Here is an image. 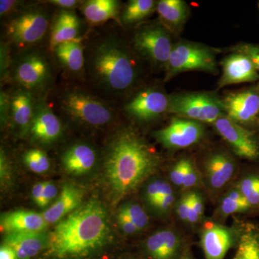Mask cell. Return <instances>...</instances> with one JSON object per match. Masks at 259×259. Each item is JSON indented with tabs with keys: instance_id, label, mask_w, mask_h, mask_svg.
I'll return each mask as SVG.
<instances>
[{
	"instance_id": "6da1fadb",
	"label": "cell",
	"mask_w": 259,
	"mask_h": 259,
	"mask_svg": "<svg viewBox=\"0 0 259 259\" xmlns=\"http://www.w3.org/2000/svg\"><path fill=\"white\" fill-rule=\"evenodd\" d=\"M154 149L134 130H122L109 145L105 175L116 198L134 192L153 176L160 166Z\"/></svg>"
},
{
	"instance_id": "7a4b0ae2",
	"label": "cell",
	"mask_w": 259,
	"mask_h": 259,
	"mask_svg": "<svg viewBox=\"0 0 259 259\" xmlns=\"http://www.w3.org/2000/svg\"><path fill=\"white\" fill-rule=\"evenodd\" d=\"M85 74L97 91L113 98L136 83L137 63L119 37L107 32L85 47Z\"/></svg>"
},
{
	"instance_id": "3957f363",
	"label": "cell",
	"mask_w": 259,
	"mask_h": 259,
	"mask_svg": "<svg viewBox=\"0 0 259 259\" xmlns=\"http://www.w3.org/2000/svg\"><path fill=\"white\" fill-rule=\"evenodd\" d=\"M110 235L107 210L101 202L93 200L58 223L48 245L57 258H81L103 247Z\"/></svg>"
},
{
	"instance_id": "277c9868",
	"label": "cell",
	"mask_w": 259,
	"mask_h": 259,
	"mask_svg": "<svg viewBox=\"0 0 259 259\" xmlns=\"http://www.w3.org/2000/svg\"><path fill=\"white\" fill-rule=\"evenodd\" d=\"M57 102L61 113L77 125L97 128L115 120L116 112L112 105L81 89H66Z\"/></svg>"
},
{
	"instance_id": "5b68a950",
	"label": "cell",
	"mask_w": 259,
	"mask_h": 259,
	"mask_svg": "<svg viewBox=\"0 0 259 259\" xmlns=\"http://www.w3.org/2000/svg\"><path fill=\"white\" fill-rule=\"evenodd\" d=\"M10 74L19 88L34 95L47 92L54 80L49 58L38 49H26L17 54L11 60Z\"/></svg>"
},
{
	"instance_id": "8992f818",
	"label": "cell",
	"mask_w": 259,
	"mask_h": 259,
	"mask_svg": "<svg viewBox=\"0 0 259 259\" xmlns=\"http://www.w3.org/2000/svg\"><path fill=\"white\" fill-rule=\"evenodd\" d=\"M50 23L49 13L41 7H30L15 14L5 26L9 41L20 47H30L41 40Z\"/></svg>"
},
{
	"instance_id": "52a82bcc",
	"label": "cell",
	"mask_w": 259,
	"mask_h": 259,
	"mask_svg": "<svg viewBox=\"0 0 259 259\" xmlns=\"http://www.w3.org/2000/svg\"><path fill=\"white\" fill-rule=\"evenodd\" d=\"M168 112L188 120L213 124L226 115L223 101L207 93H187L171 97Z\"/></svg>"
},
{
	"instance_id": "ba28073f",
	"label": "cell",
	"mask_w": 259,
	"mask_h": 259,
	"mask_svg": "<svg viewBox=\"0 0 259 259\" xmlns=\"http://www.w3.org/2000/svg\"><path fill=\"white\" fill-rule=\"evenodd\" d=\"M166 69V79H168L185 71L199 70L213 73L217 69L214 54L209 49L182 42L174 46Z\"/></svg>"
},
{
	"instance_id": "9c48e42d",
	"label": "cell",
	"mask_w": 259,
	"mask_h": 259,
	"mask_svg": "<svg viewBox=\"0 0 259 259\" xmlns=\"http://www.w3.org/2000/svg\"><path fill=\"white\" fill-rule=\"evenodd\" d=\"M133 44L135 50L145 59L153 64L165 66L174 47L166 30L158 25L140 29L135 35Z\"/></svg>"
},
{
	"instance_id": "30bf717a",
	"label": "cell",
	"mask_w": 259,
	"mask_h": 259,
	"mask_svg": "<svg viewBox=\"0 0 259 259\" xmlns=\"http://www.w3.org/2000/svg\"><path fill=\"white\" fill-rule=\"evenodd\" d=\"M203 125L188 119H174L169 125L154 133V138L163 147L183 149L197 144L203 138Z\"/></svg>"
},
{
	"instance_id": "8fae6325",
	"label": "cell",
	"mask_w": 259,
	"mask_h": 259,
	"mask_svg": "<svg viewBox=\"0 0 259 259\" xmlns=\"http://www.w3.org/2000/svg\"><path fill=\"white\" fill-rule=\"evenodd\" d=\"M214 126L237 156L248 160H255L259 157V146L253 133L226 115L216 120Z\"/></svg>"
},
{
	"instance_id": "7c38bea8",
	"label": "cell",
	"mask_w": 259,
	"mask_h": 259,
	"mask_svg": "<svg viewBox=\"0 0 259 259\" xmlns=\"http://www.w3.org/2000/svg\"><path fill=\"white\" fill-rule=\"evenodd\" d=\"M170 98L155 88L141 90L124 106V111L130 117L141 122H148L157 118L168 112Z\"/></svg>"
},
{
	"instance_id": "4fadbf2b",
	"label": "cell",
	"mask_w": 259,
	"mask_h": 259,
	"mask_svg": "<svg viewBox=\"0 0 259 259\" xmlns=\"http://www.w3.org/2000/svg\"><path fill=\"white\" fill-rule=\"evenodd\" d=\"M240 234L218 223H205L201 233V246L205 259H224L235 240L239 239Z\"/></svg>"
},
{
	"instance_id": "5bb4252c",
	"label": "cell",
	"mask_w": 259,
	"mask_h": 259,
	"mask_svg": "<svg viewBox=\"0 0 259 259\" xmlns=\"http://www.w3.org/2000/svg\"><path fill=\"white\" fill-rule=\"evenodd\" d=\"M29 132L34 141L42 144L55 142L62 134L61 120L44 97L36 100Z\"/></svg>"
},
{
	"instance_id": "9a60e30c",
	"label": "cell",
	"mask_w": 259,
	"mask_h": 259,
	"mask_svg": "<svg viewBox=\"0 0 259 259\" xmlns=\"http://www.w3.org/2000/svg\"><path fill=\"white\" fill-rule=\"evenodd\" d=\"M236 171V162L231 156L224 152L214 153L204 161L202 181L211 192L217 193L229 184Z\"/></svg>"
},
{
	"instance_id": "2e32d148",
	"label": "cell",
	"mask_w": 259,
	"mask_h": 259,
	"mask_svg": "<svg viewBox=\"0 0 259 259\" xmlns=\"http://www.w3.org/2000/svg\"><path fill=\"white\" fill-rule=\"evenodd\" d=\"M226 116L237 123L253 122L259 112V94L253 90L228 94L223 101Z\"/></svg>"
},
{
	"instance_id": "e0dca14e",
	"label": "cell",
	"mask_w": 259,
	"mask_h": 259,
	"mask_svg": "<svg viewBox=\"0 0 259 259\" xmlns=\"http://www.w3.org/2000/svg\"><path fill=\"white\" fill-rule=\"evenodd\" d=\"M223 74L219 88L243 82L256 81L259 79L258 71L248 56L241 54H231L221 62Z\"/></svg>"
},
{
	"instance_id": "ac0fdd59",
	"label": "cell",
	"mask_w": 259,
	"mask_h": 259,
	"mask_svg": "<svg viewBox=\"0 0 259 259\" xmlns=\"http://www.w3.org/2000/svg\"><path fill=\"white\" fill-rule=\"evenodd\" d=\"M183 240L172 229L156 232L148 238L145 250L151 259H178L182 253Z\"/></svg>"
},
{
	"instance_id": "d6986e66",
	"label": "cell",
	"mask_w": 259,
	"mask_h": 259,
	"mask_svg": "<svg viewBox=\"0 0 259 259\" xmlns=\"http://www.w3.org/2000/svg\"><path fill=\"white\" fill-rule=\"evenodd\" d=\"M35 95L19 88L10 95V118L22 133L28 132L33 120Z\"/></svg>"
},
{
	"instance_id": "ffe728a7",
	"label": "cell",
	"mask_w": 259,
	"mask_h": 259,
	"mask_svg": "<svg viewBox=\"0 0 259 259\" xmlns=\"http://www.w3.org/2000/svg\"><path fill=\"white\" fill-rule=\"evenodd\" d=\"M47 224L42 214L32 211H15L3 214L1 218V230L6 235L44 232Z\"/></svg>"
},
{
	"instance_id": "44dd1931",
	"label": "cell",
	"mask_w": 259,
	"mask_h": 259,
	"mask_svg": "<svg viewBox=\"0 0 259 259\" xmlns=\"http://www.w3.org/2000/svg\"><path fill=\"white\" fill-rule=\"evenodd\" d=\"M53 51L56 61L66 72L75 76L85 74V47L81 37L62 42Z\"/></svg>"
},
{
	"instance_id": "7402d4cb",
	"label": "cell",
	"mask_w": 259,
	"mask_h": 259,
	"mask_svg": "<svg viewBox=\"0 0 259 259\" xmlns=\"http://www.w3.org/2000/svg\"><path fill=\"white\" fill-rule=\"evenodd\" d=\"M49 243V236L44 232L18 233L7 234L4 245L14 250L16 259H31Z\"/></svg>"
},
{
	"instance_id": "603a6c76",
	"label": "cell",
	"mask_w": 259,
	"mask_h": 259,
	"mask_svg": "<svg viewBox=\"0 0 259 259\" xmlns=\"http://www.w3.org/2000/svg\"><path fill=\"white\" fill-rule=\"evenodd\" d=\"M81 22L77 15L72 10H61L56 17L53 25L50 38V49L54 51L62 42L80 38Z\"/></svg>"
},
{
	"instance_id": "cb8c5ba5",
	"label": "cell",
	"mask_w": 259,
	"mask_h": 259,
	"mask_svg": "<svg viewBox=\"0 0 259 259\" xmlns=\"http://www.w3.org/2000/svg\"><path fill=\"white\" fill-rule=\"evenodd\" d=\"M83 192L81 189L72 185L63 187L59 198L42 214L47 223H57L71 211L79 208L82 202Z\"/></svg>"
},
{
	"instance_id": "d4e9b609",
	"label": "cell",
	"mask_w": 259,
	"mask_h": 259,
	"mask_svg": "<svg viewBox=\"0 0 259 259\" xmlns=\"http://www.w3.org/2000/svg\"><path fill=\"white\" fill-rule=\"evenodd\" d=\"M96 158V153L91 146L83 144H75L65 151L62 163L68 173L81 175L91 171Z\"/></svg>"
},
{
	"instance_id": "484cf974",
	"label": "cell",
	"mask_w": 259,
	"mask_h": 259,
	"mask_svg": "<svg viewBox=\"0 0 259 259\" xmlns=\"http://www.w3.org/2000/svg\"><path fill=\"white\" fill-rule=\"evenodd\" d=\"M83 16L92 25L105 23L119 14L120 2L117 0H88L81 7Z\"/></svg>"
},
{
	"instance_id": "4316f807",
	"label": "cell",
	"mask_w": 259,
	"mask_h": 259,
	"mask_svg": "<svg viewBox=\"0 0 259 259\" xmlns=\"http://www.w3.org/2000/svg\"><path fill=\"white\" fill-rule=\"evenodd\" d=\"M236 254L233 259H259V230L247 225L242 230L238 241Z\"/></svg>"
},
{
	"instance_id": "83f0119b",
	"label": "cell",
	"mask_w": 259,
	"mask_h": 259,
	"mask_svg": "<svg viewBox=\"0 0 259 259\" xmlns=\"http://www.w3.org/2000/svg\"><path fill=\"white\" fill-rule=\"evenodd\" d=\"M251 209L237 186L228 191L220 201L217 213L221 218L232 214L248 212Z\"/></svg>"
},
{
	"instance_id": "f1b7e54d",
	"label": "cell",
	"mask_w": 259,
	"mask_h": 259,
	"mask_svg": "<svg viewBox=\"0 0 259 259\" xmlns=\"http://www.w3.org/2000/svg\"><path fill=\"white\" fill-rule=\"evenodd\" d=\"M156 10L161 20L172 26L182 25L187 17V5L182 0H161Z\"/></svg>"
},
{
	"instance_id": "f546056e",
	"label": "cell",
	"mask_w": 259,
	"mask_h": 259,
	"mask_svg": "<svg viewBox=\"0 0 259 259\" xmlns=\"http://www.w3.org/2000/svg\"><path fill=\"white\" fill-rule=\"evenodd\" d=\"M156 8V4L153 0H131L122 12L121 20L126 25L139 23Z\"/></svg>"
},
{
	"instance_id": "4dcf8cb0",
	"label": "cell",
	"mask_w": 259,
	"mask_h": 259,
	"mask_svg": "<svg viewBox=\"0 0 259 259\" xmlns=\"http://www.w3.org/2000/svg\"><path fill=\"white\" fill-rule=\"evenodd\" d=\"M236 186L251 209H259V173L245 175Z\"/></svg>"
},
{
	"instance_id": "1f68e13d",
	"label": "cell",
	"mask_w": 259,
	"mask_h": 259,
	"mask_svg": "<svg viewBox=\"0 0 259 259\" xmlns=\"http://www.w3.org/2000/svg\"><path fill=\"white\" fill-rule=\"evenodd\" d=\"M175 192L171 182L163 179H155L146 185L144 198L148 205L160 197Z\"/></svg>"
},
{
	"instance_id": "d6a6232c",
	"label": "cell",
	"mask_w": 259,
	"mask_h": 259,
	"mask_svg": "<svg viewBox=\"0 0 259 259\" xmlns=\"http://www.w3.org/2000/svg\"><path fill=\"white\" fill-rule=\"evenodd\" d=\"M24 161L29 169L35 173H44L50 168L49 158L40 149H32L25 153Z\"/></svg>"
},
{
	"instance_id": "836d02e7",
	"label": "cell",
	"mask_w": 259,
	"mask_h": 259,
	"mask_svg": "<svg viewBox=\"0 0 259 259\" xmlns=\"http://www.w3.org/2000/svg\"><path fill=\"white\" fill-rule=\"evenodd\" d=\"M131 220L139 231L144 230L149 224V217L144 208L136 203H127L120 209Z\"/></svg>"
},
{
	"instance_id": "e575fe53",
	"label": "cell",
	"mask_w": 259,
	"mask_h": 259,
	"mask_svg": "<svg viewBox=\"0 0 259 259\" xmlns=\"http://www.w3.org/2000/svg\"><path fill=\"white\" fill-rule=\"evenodd\" d=\"M204 212V201L202 194L197 191L192 190V202L189 212L187 224L195 226L203 218Z\"/></svg>"
},
{
	"instance_id": "d590c367",
	"label": "cell",
	"mask_w": 259,
	"mask_h": 259,
	"mask_svg": "<svg viewBox=\"0 0 259 259\" xmlns=\"http://www.w3.org/2000/svg\"><path fill=\"white\" fill-rule=\"evenodd\" d=\"M178 199L177 193L173 192L156 199L149 206L157 214L166 215L175 208Z\"/></svg>"
},
{
	"instance_id": "8d00e7d4",
	"label": "cell",
	"mask_w": 259,
	"mask_h": 259,
	"mask_svg": "<svg viewBox=\"0 0 259 259\" xmlns=\"http://www.w3.org/2000/svg\"><path fill=\"white\" fill-rule=\"evenodd\" d=\"M202 182H203L202 175L199 173L193 161L190 158L185 178H184L182 190H185L186 192L190 191L191 189L198 187L200 184H202Z\"/></svg>"
},
{
	"instance_id": "74e56055",
	"label": "cell",
	"mask_w": 259,
	"mask_h": 259,
	"mask_svg": "<svg viewBox=\"0 0 259 259\" xmlns=\"http://www.w3.org/2000/svg\"><path fill=\"white\" fill-rule=\"evenodd\" d=\"M190 158H184L177 162L169 172V180L172 185L182 188L187 165Z\"/></svg>"
},
{
	"instance_id": "f35d334b",
	"label": "cell",
	"mask_w": 259,
	"mask_h": 259,
	"mask_svg": "<svg viewBox=\"0 0 259 259\" xmlns=\"http://www.w3.org/2000/svg\"><path fill=\"white\" fill-rule=\"evenodd\" d=\"M191 202H192V190L187 191L180 198H179L175 206V212H176L177 218L181 222L186 224H187V221H188Z\"/></svg>"
},
{
	"instance_id": "ab89813d",
	"label": "cell",
	"mask_w": 259,
	"mask_h": 259,
	"mask_svg": "<svg viewBox=\"0 0 259 259\" xmlns=\"http://www.w3.org/2000/svg\"><path fill=\"white\" fill-rule=\"evenodd\" d=\"M57 188L54 184L49 182H46L45 187H44L41 198L37 205L40 207H47L48 204L52 202L53 199L55 198L57 195Z\"/></svg>"
},
{
	"instance_id": "60d3db41",
	"label": "cell",
	"mask_w": 259,
	"mask_h": 259,
	"mask_svg": "<svg viewBox=\"0 0 259 259\" xmlns=\"http://www.w3.org/2000/svg\"><path fill=\"white\" fill-rule=\"evenodd\" d=\"M237 51L248 56L254 65L255 69L259 71V47L258 46L245 44L240 47Z\"/></svg>"
},
{
	"instance_id": "b9f144b4",
	"label": "cell",
	"mask_w": 259,
	"mask_h": 259,
	"mask_svg": "<svg viewBox=\"0 0 259 259\" xmlns=\"http://www.w3.org/2000/svg\"><path fill=\"white\" fill-rule=\"evenodd\" d=\"M117 223L120 226L121 230L127 235H133L137 233L139 231L137 227L135 226L134 223L131 222L127 216L123 212L119 211L117 214Z\"/></svg>"
},
{
	"instance_id": "7bdbcfd3",
	"label": "cell",
	"mask_w": 259,
	"mask_h": 259,
	"mask_svg": "<svg viewBox=\"0 0 259 259\" xmlns=\"http://www.w3.org/2000/svg\"><path fill=\"white\" fill-rule=\"evenodd\" d=\"M0 112H1L2 124L6 123L8 118L10 117V95L5 92L1 93V100H0Z\"/></svg>"
},
{
	"instance_id": "ee69618b",
	"label": "cell",
	"mask_w": 259,
	"mask_h": 259,
	"mask_svg": "<svg viewBox=\"0 0 259 259\" xmlns=\"http://www.w3.org/2000/svg\"><path fill=\"white\" fill-rule=\"evenodd\" d=\"M11 65V61L9 60L8 50L6 46L1 45V77L2 79H5L9 74V68Z\"/></svg>"
},
{
	"instance_id": "f6af8a7d",
	"label": "cell",
	"mask_w": 259,
	"mask_h": 259,
	"mask_svg": "<svg viewBox=\"0 0 259 259\" xmlns=\"http://www.w3.org/2000/svg\"><path fill=\"white\" fill-rule=\"evenodd\" d=\"M20 1L16 0H1L0 1V15L1 18L8 15L12 12L14 11L19 5Z\"/></svg>"
},
{
	"instance_id": "bcb514c9",
	"label": "cell",
	"mask_w": 259,
	"mask_h": 259,
	"mask_svg": "<svg viewBox=\"0 0 259 259\" xmlns=\"http://www.w3.org/2000/svg\"><path fill=\"white\" fill-rule=\"evenodd\" d=\"M47 3L62 8V9L71 10L76 8L81 2L76 1V0H49V1H47Z\"/></svg>"
},
{
	"instance_id": "7dc6e473",
	"label": "cell",
	"mask_w": 259,
	"mask_h": 259,
	"mask_svg": "<svg viewBox=\"0 0 259 259\" xmlns=\"http://www.w3.org/2000/svg\"><path fill=\"white\" fill-rule=\"evenodd\" d=\"M45 184L46 182H40V183H37L32 187V197L37 205L40 202V198H41L42 190H44V187H45Z\"/></svg>"
},
{
	"instance_id": "c3c4849f",
	"label": "cell",
	"mask_w": 259,
	"mask_h": 259,
	"mask_svg": "<svg viewBox=\"0 0 259 259\" xmlns=\"http://www.w3.org/2000/svg\"><path fill=\"white\" fill-rule=\"evenodd\" d=\"M0 259H16V255L10 247L3 245L0 248Z\"/></svg>"
},
{
	"instance_id": "681fc988",
	"label": "cell",
	"mask_w": 259,
	"mask_h": 259,
	"mask_svg": "<svg viewBox=\"0 0 259 259\" xmlns=\"http://www.w3.org/2000/svg\"><path fill=\"white\" fill-rule=\"evenodd\" d=\"M180 259H192V258L191 257L190 254H188V253H185V254L183 256H182V258H180Z\"/></svg>"
},
{
	"instance_id": "f907efd6",
	"label": "cell",
	"mask_w": 259,
	"mask_h": 259,
	"mask_svg": "<svg viewBox=\"0 0 259 259\" xmlns=\"http://www.w3.org/2000/svg\"><path fill=\"white\" fill-rule=\"evenodd\" d=\"M259 94V93H258Z\"/></svg>"
}]
</instances>
